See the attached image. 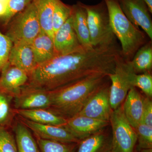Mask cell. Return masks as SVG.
<instances>
[{"label": "cell", "instance_id": "obj_1", "mask_svg": "<svg viewBox=\"0 0 152 152\" xmlns=\"http://www.w3.org/2000/svg\"><path fill=\"white\" fill-rule=\"evenodd\" d=\"M121 49L116 45L57 56L38 65L28 75V86L50 91L95 75L113 72Z\"/></svg>", "mask_w": 152, "mask_h": 152}, {"label": "cell", "instance_id": "obj_2", "mask_svg": "<svg viewBox=\"0 0 152 152\" xmlns=\"http://www.w3.org/2000/svg\"><path fill=\"white\" fill-rule=\"evenodd\" d=\"M109 79L107 76L93 75L50 91V110L66 119L72 118Z\"/></svg>", "mask_w": 152, "mask_h": 152}, {"label": "cell", "instance_id": "obj_3", "mask_svg": "<svg viewBox=\"0 0 152 152\" xmlns=\"http://www.w3.org/2000/svg\"><path fill=\"white\" fill-rule=\"evenodd\" d=\"M106 3L112 30L121 42V53L129 61L138 50L146 43L147 35L127 18L118 0H104Z\"/></svg>", "mask_w": 152, "mask_h": 152}, {"label": "cell", "instance_id": "obj_4", "mask_svg": "<svg viewBox=\"0 0 152 152\" xmlns=\"http://www.w3.org/2000/svg\"><path fill=\"white\" fill-rule=\"evenodd\" d=\"M87 12L91 42L94 48L108 47L116 44L110 23L107 8L104 0L94 5L83 3Z\"/></svg>", "mask_w": 152, "mask_h": 152}, {"label": "cell", "instance_id": "obj_5", "mask_svg": "<svg viewBox=\"0 0 152 152\" xmlns=\"http://www.w3.org/2000/svg\"><path fill=\"white\" fill-rule=\"evenodd\" d=\"M6 35L13 44L31 45L41 31L37 12L31 2L13 18Z\"/></svg>", "mask_w": 152, "mask_h": 152}, {"label": "cell", "instance_id": "obj_6", "mask_svg": "<svg viewBox=\"0 0 152 152\" xmlns=\"http://www.w3.org/2000/svg\"><path fill=\"white\" fill-rule=\"evenodd\" d=\"M136 74L131 61L124 58L120 52L114 72L108 76L111 81L110 103L113 110L122 105L129 90L134 87L133 81Z\"/></svg>", "mask_w": 152, "mask_h": 152}, {"label": "cell", "instance_id": "obj_7", "mask_svg": "<svg viewBox=\"0 0 152 152\" xmlns=\"http://www.w3.org/2000/svg\"><path fill=\"white\" fill-rule=\"evenodd\" d=\"M109 123L112 127V152H135L137 134L125 117L122 105L113 110Z\"/></svg>", "mask_w": 152, "mask_h": 152}, {"label": "cell", "instance_id": "obj_8", "mask_svg": "<svg viewBox=\"0 0 152 152\" xmlns=\"http://www.w3.org/2000/svg\"><path fill=\"white\" fill-rule=\"evenodd\" d=\"M110 86L108 81L93 95L77 115L109 122L113 111L110 103Z\"/></svg>", "mask_w": 152, "mask_h": 152}, {"label": "cell", "instance_id": "obj_9", "mask_svg": "<svg viewBox=\"0 0 152 152\" xmlns=\"http://www.w3.org/2000/svg\"><path fill=\"white\" fill-rule=\"evenodd\" d=\"M122 11L136 26L140 27L152 40L151 16L146 5L142 0H118Z\"/></svg>", "mask_w": 152, "mask_h": 152}, {"label": "cell", "instance_id": "obj_10", "mask_svg": "<svg viewBox=\"0 0 152 152\" xmlns=\"http://www.w3.org/2000/svg\"><path fill=\"white\" fill-rule=\"evenodd\" d=\"M57 56H63L87 51L80 43L73 26L71 16L55 33L53 38Z\"/></svg>", "mask_w": 152, "mask_h": 152}, {"label": "cell", "instance_id": "obj_11", "mask_svg": "<svg viewBox=\"0 0 152 152\" xmlns=\"http://www.w3.org/2000/svg\"><path fill=\"white\" fill-rule=\"evenodd\" d=\"M15 96L16 109H47L50 104V91L28 85L22 87L20 92Z\"/></svg>", "mask_w": 152, "mask_h": 152}, {"label": "cell", "instance_id": "obj_12", "mask_svg": "<svg viewBox=\"0 0 152 152\" xmlns=\"http://www.w3.org/2000/svg\"><path fill=\"white\" fill-rule=\"evenodd\" d=\"M109 124V122L77 115L68 119L63 126L81 141L105 129Z\"/></svg>", "mask_w": 152, "mask_h": 152}, {"label": "cell", "instance_id": "obj_13", "mask_svg": "<svg viewBox=\"0 0 152 152\" xmlns=\"http://www.w3.org/2000/svg\"><path fill=\"white\" fill-rule=\"evenodd\" d=\"M21 123L32 131L39 138L69 144L79 143L81 141L64 126L42 124L24 118Z\"/></svg>", "mask_w": 152, "mask_h": 152}, {"label": "cell", "instance_id": "obj_14", "mask_svg": "<svg viewBox=\"0 0 152 152\" xmlns=\"http://www.w3.org/2000/svg\"><path fill=\"white\" fill-rule=\"evenodd\" d=\"M1 71L0 88L14 96L20 92L28 80V75L26 72L12 65L9 62Z\"/></svg>", "mask_w": 152, "mask_h": 152}, {"label": "cell", "instance_id": "obj_15", "mask_svg": "<svg viewBox=\"0 0 152 152\" xmlns=\"http://www.w3.org/2000/svg\"><path fill=\"white\" fill-rule=\"evenodd\" d=\"M71 17L74 30L82 46L87 50L94 48L87 22V12L83 3L78 2L72 6Z\"/></svg>", "mask_w": 152, "mask_h": 152}, {"label": "cell", "instance_id": "obj_16", "mask_svg": "<svg viewBox=\"0 0 152 152\" xmlns=\"http://www.w3.org/2000/svg\"><path fill=\"white\" fill-rule=\"evenodd\" d=\"M8 62L12 65L24 71L28 75L37 66L31 45L29 44H13Z\"/></svg>", "mask_w": 152, "mask_h": 152}, {"label": "cell", "instance_id": "obj_17", "mask_svg": "<svg viewBox=\"0 0 152 152\" xmlns=\"http://www.w3.org/2000/svg\"><path fill=\"white\" fill-rule=\"evenodd\" d=\"M122 108L126 118L133 128L141 123L144 104V97L133 87L124 101Z\"/></svg>", "mask_w": 152, "mask_h": 152}, {"label": "cell", "instance_id": "obj_18", "mask_svg": "<svg viewBox=\"0 0 152 152\" xmlns=\"http://www.w3.org/2000/svg\"><path fill=\"white\" fill-rule=\"evenodd\" d=\"M14 112L22 118L26 119L42 124L54 125L63 126L66 124L67 119L61 116L51 110L47 109L32 110L15 109Z\"/></svg>", "mask_w": 152, "mask_h": 152}, {"label": "cell", "instance_id": "obj_19", "mask_svg": "<svg viewBox=\"0 0 152 152\" xmlns=\"http://www.w3.org/2000/svg\"><path fill=\"white\" fill-rule=\"evenodd\" d=\"M77 152H111L112 136L105 129L81 140Z\"/></svg>", "mask_w": 152, "mask_h": 152}, {"label": "cell", "instance_id": "obj_20", "mask_svg": "<svg viewBox=\"0 0 152 152\" xmlns=\"http://www.w3.org/2000/svg\"><path fill=\"white\" fill-rule=\"evenodd\" d=\"M31 47L37 65L57 56L53 39L42 30L34 39Z\"/></svg>", "mask_w": 152, "mask_h": 152}, {"label": "cell", "instance_id": "obj_21", "mask_svg": "<svg viewBox=\"0 0 152 152\" xmlns=\"http://www.w3.org/2000/svg\"><path fill=\"white\" fill-rule=\"evenodd\" d=\"M57 0H32L35 6L41 30L53 39L52 20Z\"/></svg>", "mask_w": 152, "mask_h": 152}, {"label": "cell", "instance_id": "obj_22", "mask_svg": "<svg viewBox=\"0 0 152 152\" xmlns=\"http://www.w3.org/2000/svg\"><path fill=\"white\" fill-rule=\"evenodd\" d=\"M137 74L151 72L152 68V42L150 40L138 50L131 61Z\"/></svg>", "mask_w": 152, "mask_h": 152}, {"label": "cell", "instance_id": "obj_23", "mask_svg": "<svg viewBox=\"0 0 152 152\" xmlns=\"http://www.w3.org/2000/svg\"><path fill=\"white\" fill-rule=\"evenodd\" d=\"M16 142L18 152H40L28 128L22 123H18L15 128Z\"/></svg>", "mask_w": 152, "mask_h": 152}, {"label": "cell", "instance_id": "obj_24", "mask_svg": "<svg viewBox=\"0 0 152 152\" xmlns=\"http://www.w3.org/2000/svg\"><path fill=\"white\" fill-rule=\"evenodd\" d=\"M72 12V6L66 4L61 0H57L52 20L54 35L70 17Z\"/></svg>", "mask_w": 152, "mask_h": 152}, {"label": "cell", "instance_id": "obj_25", "mask_svg": "<svg viewBox=\"0 0 152 152\" xmlns=\"http://www.w3.org/2000/svg\"><path fill=\"white\" fill-rule=\"evenodd\" d=\"M37 144L40 152H74L76 145L64 143L38 138Z\"/></svg>", "mask_w": 152, "mask_h": 152}, {"label": "cell", "instance_id": "obj_26", "mask_svg": "<svg viewBox=\"0 0 152 152\" xmlns=\"http://www.w3.org/2000/svg\"><path fill=\"white\" fill-rule=\"evenodd\" d=\"M134 129L137 134L139 148H152V127L140 123Z\"/></svg>", "mask_w": 152, "mask_h": 152}, {"label": "cell", "instance_id": "obj_27", "mask_svg": "<svg viewBox=\"0 0 152 152\" xmlns=\"http://www.w3.org/2000/svg\"><path fill=\"white\" fill-rule=\"evenodd\" d=\"M133 86L139 88L146 95L151 98L152 96V76L151 72L141 74H136L133 81Z\"/></svg>", "mask_w": 152, "mask_h": 152}, {"label": "cell", "instance_id": "obj_28", "mask_svg": "<svg viewBox=\"0 0 152 152\" xmlns=\"http://www.w3.org/2000/svg\"><path fill=\"white\" fill-rule=\"evenodd\" d=\"M13 45L10 39L0 31V71L2 70L8 62L9 56Z\"/></svg>", "mask_w": 152, "mask_h": 152}, {"label": "cell", "instance_id": "obj_29", "mask_svg": "<svg viewBox=\"0 0 152 152\" xmlns=\"http://www.w3.org/2000/svg\"><path fill=\"white\" fill-rule=\"evenodd\" d=\"M0 152H18L16 141L4 129L0 127Z\"/></svg>", "mask_w": 152, "mask_h": 152}, {"label": "cell", "instance_id": "obj_30", "mask_svg": "<svg viewBox=\"0 0 152 152\" xmlns=\"http://www.w3.org/2000/svg\"><path fill=\"white\" fill-rule=\"evenodd\" d=\"M32 1V0H10L7 14L4 18L6 23H8Z\"/></svg>", "mask_w": 152, "mask_h": 152}, {"label": "cell", "instance_id": "obj_31", "mask_svg": "<svg viewBox=\"0 0 152 152\" xmlns=\"http://www.w3.org/2000/svg\"><path fill=\"white\" fill-rule=\"evenodd\" d=\"M10 113V104L7 97L4 93L0 92V125L6 122Z\"/></svg>", "mask_w": 152, "mask_h": 152}, {"label": "cell", "instance_id": "obj_32", "mask_svg": "<svg viewBox=\"0 0 152 152\" xmlns=\"http://www.w3.org/2000/svg\"><path fill=\"white\" fill-rule=\"evenodd\" d=\"M152 127V102L151 98L144 97L143 110L141 123Z\"/></svg>", "mask_w": 152, "mask_h": 152}, {"label": "cell", "instance_id": "obj_33", "mask_svg": "<svg viewBox=\"0 0 152 152\" xmlns=\"http://www.w3.org/2000/svg\"><path fill=\"white\" fill-rule=\"evenodd\" d=\"M10 0H0V17L3 18L7 14Z\"/></svg>", "mask_w": 152, "mask_h": 152}, {"label": "cell", "instance_id": "obj_34", "mask_svg": "<svg viewBox=\"0 0 152 152\" xmlns=\"http://www.w3.org/2000/svg\"><path fill=\"white\" fill-rule=\"evenodd\" d=\"M146 5L150 13H152V0H142Z\"/></svg>", "mask_w": 152, "mask_h": 152}, {"label": "cell", "instance_id": "obj_35", "mask_svg": "<svg viewBox=\"0 0 152 152\" xmlns=\"http://www.w3.org/2000/svg\"><path fill=\"white\" fill-rule=\"evenodd\" d=\"M138 152H152V148L139 149Z\"/></svg>", "mask_w": 152, "mask_h": 152}, {"label": "cell", "instance_id": "obj_36", "mask_svg": "<svg viewBox=\"0 0 152 152\" xmlns=\"http://www.w3.org/2000/svg\"><path fill=\"white\" fill-rule=\"evenodd\" d=\"M111 152H112V151H111Z\"/></svg>", "mask_w": 152, "mask_h": 152}]
</instances>
